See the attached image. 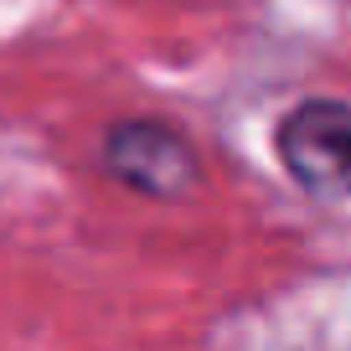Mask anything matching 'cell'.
Masks as SVG:
<instances>
[{
    "label": "cell",
    "instance_id": "obj_1",
    "mask_svg": "<svg viewBox=\"0 0 351 351\" xmlns=\"http://www.w3.org/2000/svg\"><path fill=\"white\" fill-rule=\"evenodd\" d=\"M99 165L109 181L130 186L134 197L150 202H186L202 186V150L181 124L155 119V114H134V119H114L104 130Z\"/></svg>",
    "mask_w": 351,
    "mask_h": 351
},
{
    "label": "cell",
    "instance_id": "obj_2",
    "mask_svg": "<svg viewBox=\"0 0 351 351\" xmlns=\"http://www.w3.org/2000/svg\"><path fill=\"white\" fill-rule=\"evenodd\" d=\"M274 160L305 197L351 202V99H300L274 119Z\"/></svg>",
    "mask_w": 351,
    "mask_h": 351
}]
</instances>
